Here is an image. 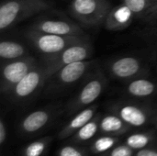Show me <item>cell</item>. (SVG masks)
Wrapping results in <instances>:
<instances>
[{"label": "cell", "mask_w": 157, "mask_h": 156, "mask_svg": "<svg viewBox=\"0 0 157 156\" xmlns=\"http://www.w3.org/2000/svg\"><path fill=\"white\" fill-rule=\"evenodd\" d=\"M98 61L86 60L64 65L54 72L47 80L41 95L53 98L65 93L72 86L83 81L97 67Z\"/></svg>", "instance_id": "6da1fadb"}, {"label": "cell", "mask_w": 157, "mask_h": 156, "mask_svg": "<svg viewBox=\"0 0 157 156\" xmlns=\"http://www.w3.org/2000/svg\"><path fill=\"white\" fill-rule=\"evenodd\" d=\"M108 108L132 129L144 130L155 124V106L149 100L121 98L110 102Z\"/></svg>", "instance_id": "7a4b0ae2"}, {"label": "cell", "mask_w": 157, "mask_h": 156, "mask_svg": "<svg viewBox=\"0 0 157 156\" xmlns=\"http://www.w3.org/2000/svg\"><path fill=\"white\" fill-rule=\"evenodd\" d=\"M108 86V78L101 68H94L83 80L78 92L64 104V115L72 117L82 109L94 105Z\"/></svg>", "instance_id": "3957f363"}, {"label": "cell", "mask_w": 157, "mask_h": 156, "mask_svg": "<svg viewBox=\"0 0 157 156\" xmlns=\"http://www.w3.org/2000/svg\"><path fill=\"white\" fill-rule=\"evenodd\" d=\"M52 6L47 0H5L0 6V29L5 31Z\"/></svg>", "instance_id": "277c9868"}, {"label": "cell", "mask_w": 157, "mask_h": 156, "mask_svg": "<svg viewBox=\"0 0 157 156\" xmlns=\"http://www.w3.org/2000/svg\"><path fill=\"white\" fill-rule=\"evenodd\" d=\"M64 115V104L56 103L28 113L17 125V133L21 138H31L51 126L60 116Z\"/></svg>", "instance_id": "5b68a950"}, {"label": "cell", "mask_w": 157, "mask_h": 156, "mask_svg": "<svg viewBox=\"0 0 157 156\" xmlns=\"http://www.w3.org/2000/svg\"><path fill=\"white\" fill-rule=\"evenodd\" d=\"M52 75L50 69L45 65H38L24 76L6 95L14 104H23L35 97L42 89Z\"/></svg>", "instance_id": "8992f818"}, {"label": "cell", "mask_w": 157, "mask_h": 156, "mask_svg": "<svg viewBox=\"0 0 157 156\" xmlns=\"http://www.w3.org/2000/svg\"><path fill=\"white\" fill-rule=\"evenodd\" d=\"M111 8L109 0H71L69 13L82 25L98 27L105 23Z\"/></svg>", "instance_id": "52a82bcc"}, {"label": "cell", "mask_w": 157, "mask_h": 156, "mask_svg": "<svg viewBox=\"0 0 157 156\" xmlns=\"http://www.w3.org/2000/svg\"><path fill=\"white\" fill-rule=\"evenodd\" d=\"M27 40L43 56L56 54L68 46L87 39V37L61 36L29 29L25 32Z\"/></svg>", "instance_id": "ba28073f"}, {"label": "cell", "mask_w": 157, "mask_h": 156, "mask_svg": "<svg viewBox=\"0 0 157 156\" xmlns=\"http://www.w3.org/2000/svg\"><path fill=\"white\" fill-rule=\"evenodd\" d=\"M109 74L120 81L128 82L130 80L148 75L149 66L146 61L134 55H125L115 58L107 63Z\"/></svg>", "instance_id": "9c48e42d"}, {"label": "cell", "mask_w": 157, "mask_h": 156, "mask_svg": "<svg viewBox=\"0 0 157 156\" xmlns=\"http://www.w3.org/2000/svg\"><path fill=\"white\" fill-rule=\"evenodd\" d=\"M92 55L93 46L89 42L88 39H86L68 46L56 54L43 56V62L52 74L64 65L90 60Z\"/></svg>", "instance_id": "30bf717a"}, {"label": "cell", "mask_w": 157, "mask_h": 156, "mask_svg": "<svg viewBox=\"0 0 157 156\" xmlns=\"http://www.w3.org/2000/svg\"><path fill=\"white\" fill-rule=\"evenodd\" d=\"M38 65L39 63L36 58L30 55L13 61H7L2 68L0 83L1 93L3 95H7L24 76Z\"/></svg>", "instance_id": "8fae6325"}, {"label": "cell", "mask_w": 157, "mask_h": 156, "mask_svg": "<svg viewBox=\"0 0 157 156\" xmlns=\"http://www.w3.org/2000/svg\"><path fill=\"white\" fill-rule=\"evenodd\" d=\"M29 29L61 36L86 37L85 31L77 23L62 16L40 17L33 22Z\"/></svg>", "instance_id": "7c38bea8"}, {"label": "cell", "mask_w": 157, "mask_h": 156, "mask_svg": "<svg viewBox=\"0 0 157 156\" xmlns=\"http://www.w3.org/2000/svg\"><path fill=\"white\" fill-rule=\"evenodd\" d=\"M122 91L129 98L150 100L157 97V80L151 79L147 75L141 76L125 82Z\"/></svg>", "instance_id": "4fadbf2b"}, {"label": "cell", "mask_w": 157, "mask_h": 156, "mask_svg": "<svg viewBox=\"0 0 157 156\" xmlns=\"http://www.w3.org/2000/svg\"><path fill=\"white\" fill-rule=\"evenodd\" d=\"M136 18L134 13L123 3L110 9L105 20V28L109 31H121L130 27Z\"/></svg>", "instance_id": "5bb4252c"}, {"label": "cell", "mask_w": 157, "mask_h": 156, "mask_svg": "<svg viewBox=\"0 0 157 156\" xmlns=\"http://www.w3.org/2000/svg\"><path fill=\"white\" fill-rule=\"evenodd\" d=\"M98 106L94 104L72 116L71 120L57 133L56 138L58 140L69 139L78 130H80L84 125H86L96 116V114L98 113Z\"/></svg>", "instance_id": "9a60e30c"}, {"label": "cell", "mask_w": 157, "mask_h": 156, "mask_svg": "<svg viewBox=\"0 0 157 156\" xmlns=\"http://www.w3.org/2000/svg\"><path fill=\"white\" fill-rule=\"evenodd\" d=\"M133 129L131 128L117 114L109 111L102 115L99 120V131L98 134H106L112 136H122L128 132H131Z\"/></svg>", "instance_id": "2e32d148"}, {"label": "cell", "mask_w": 157, "mask_h": 156, "mask_svg": "<svg viewBox=\"0 0 157 156\" xmlns=\"http://www.w3.org/2000/svg\"><path fill=\"white\" fill-rule=\"evenodd\" d=\"M124 143L135 151H139L157 144V134L152 129H144L129 134Z\"/></svg>", "instance_id": "e0dca14e"}, {"label": "cell", "mask_w": 157, "mask_h": 156, "mask_svg": "<svg viewBox=\"0 0 157 156\" xmlns=\"http://www.w3.org/2000/svg\"><path fill=\"white\" fill-rule=\"evenodd\" d=\"M100 117H101V113L98 112L90 121H88L86 125H84L68 140L72 143H75L78 145L86 144L88 142H92L98 135Z\"/></svg>", "instance_id": "ac0fdd59"}, {"label": "cell", "mask_w": 157, "mask_h": 156, "mask_svg": "<svg viewBox=\"0 0 157 156\" xmlns=\"http://www.w3.org/2000/svg\"><path fill=\"white\" fill-rule=\"evenodd\" d=\"M29 55L23 43L16 40H4L0 42V57L5 61H13Z\"/></svg>", "instance_id": "d6986e66"}, {"label": "cell", "mask_w": 157, "mask_h": 156, "mask_svg": "<svg viewBox=\"0 0 157 156\" xmlns=\"http://www.w3.org/2000/svg\"><path fill=\"white\" fill-rule=\"evenodd\" d=\"M121 137L98 134L90 143L89 151L93 154L103 155L120 143Z\"/></svg>", "instance_id": "ffe728a7"}, {"label": "cell", "mask_w": 157, "mask_h": 156, "mask_svg": "<svg viewBox=\"0 0 157 156\" xmlns=\"http://www.w3.org/2000/svg\"><path fill=\"white\" fill-rule=\"evenodd\" d=\"M53 137L45 136L29 143L21 150V156H44L49 150Z\"/></svg>", "instance_id": "44dd1931"}, {"label": "cell", "mask_w": 157, "mask_h": 156, "mask_svg": "<svg viewBox=\"0 0 157 156\" xmlns=\"http://www.w3.org/2000/svg\"><path fill=\"white\" fill-rule=\"evenodd\" d=\"M135 15L136 18L145 19L157 4V0H121Z\"/></svg>", "instance_id": "7402d4cb"}, {"label": "cell", "mask_w": 157, "mask_h": 156, "mask_svg": "<svg viewBox=\"0 0 157 156\" xmlns=\"http://www.w3.org/2000/svg\"><path fill=\"white\" fill-rule=\"evenodd\" d=\"M57 156H87L86 149L82 148L80 145L73 143L62 146L56 152Z\"/></svg>", "instance_id": "603a6c76"}, {"label": "cell", "mask_w": 157, "mask_h": 156, "mask_svg": "<svg viewBox=\"0 0 157 156\" xmlns=\"http://www.w3.org/2000/svg\"><path fill=\"white\" fill-rule=\"evenodd\" d=\"M135 153L136 151L131 148L130 146H128L127 144L119 143L114 148H112L109 152L101 156H134Z\"/></svg>", "instance_id": "cb8c5ba5"}, {"label": "cell", "mask_w": 157, "mask_h": 156, "mask_svg": "<svg viewBox=\"0 0 157 156\" xmlns=\"http://www.w3.org/2000/svg\"><path fill=\"white\" fill-rule=\"evenodd\" d=\"M134 156H157V144L136 151Z\"/></svg>", "instance_id": "d4e9b609"}, {"label": "cell", "mask_w": 157, "mask_h": 156, "mask_svg": "<svg viewBox=\"0 0 157 156\" xmlns=\"http://www.w3.org/2000/svg\"><path fill=\"white\" fill-rule=\"evenodd\" d=\"M7 139V129L3 119L0 120V145L3 147Z\"/></svg>", "instance_id": "484cf974"}, {"label": "cell", "mask_w": 157, "mask_h": 156, "mask_svg": "<svg viewBox=\"0 0 157 156\" xmlns=\"http://www.w3.org/2000/svg\"><path fill=\"white\" fill-rule=\"evenodd\" d=\"M155 125L157 128V104L155 105Z\"/></svg>", "instance_id": "4316f807"}]
</instances>
